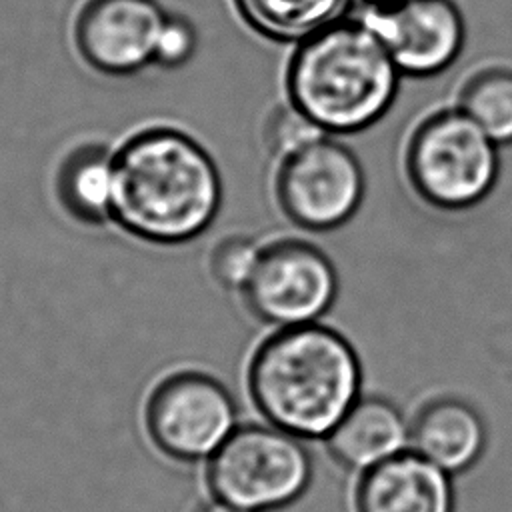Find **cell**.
Wrapping results in <instances>:
<instances>
[{"label": "cell", "mask_w": 512, "mask_h": 512, "mask_svg": "<svg viewBox=\"0 0 512 512\" xmlns=\"http://www.w3.org/2000/svg\"><path fill=\"white\" fill-rule=\"evenodd\" d=\"M410 448L448 474L472 468L486 448V424L462 398L426 402L410 426Z\"/></svg>", "instance_id": "cell-13"}, {"label": "cell", "mask_w": 512, "mask_h": 512, "mask_svg": "<svg viewBox=\"0 0 512 512\" xmlns=\"http://www.w3.org/2000/svg\"><path fill=\"white\" fill-rule=\"evenodd\" d=\"M358 16L382 42L402 78L446 72L466 44V22L454 0L358 4Z\"/></svg>", "instance_id": "cell-9"}, {"label": "cell", "mask_w": 512, "mask_h": 512, "mask_svg": "<svg viewBox=\"0 0 512 512\" xmlns=\"http://www.w3.org/2000/svg\"><path fill=\"white\" fill-rule=\"evenodd\" d=\"M458 106L500 148L512 144V68L484 64L464 76L454 94Z\"/></svg>", "instance_id": "cell-16"}, {"label": "cell", "mask_w": 512, "mask_h": 512, "mask_svg": "<svg viewBox=\"0 0 512 512\" xmlns=\"http://www.w3.org/2000/svg\"><path fill=\"white\" fill-rule=\"evenodd\" d=\"M166 16L158 0H84L72 26L74 46L96 72L130 76L154 64Z\"/></svg>", "instance_id": "cell-10"}, {"label": "cell", "mask_w": 512, "mask_h": 512, "mask_svg": "<svg viewBox=\"0 0 512 512\" xmlns=\"http://www.w3.org/2000/svg\"><path fill=\"white\" fill-rule=\"evenodd\" d=\"M262 134L268 152L280 160L314 138L324 136V132L290 102L278 104L270 110Z\"/></svg>", "instance_id": "cell-18"}, {"label": "cell", "mask_w": 512, "mask_h": 512, "mask_svg": "<svg viewBox=\"0 0 512 512\" xmlns=\"http://www.w3.org/2000/svg\"><path fill=\"white\" fill-rule=\"evenodd\" d=\"M402 172L414 194L442 212L478 206L500 176V146L458 106L422 114L406 134Z\"/></svg>", "instance_id": "cell-4"}, {"label": "cell", "mask_w": 512, "mask_h": 512, "mask_svg": "<svg viewBox=\"0 0 512 512\" xmlns=\"http://www.w3.org/2000/svg\"><path fill=\"white\" fill-rule=\"evenodd\" d=\"M194 512H248L242 508H236L232 504H226L222 500H214V502H206L202 506H198Z\"/></svg>", "instance_id": "cell-20"}, {"label": "cell", "mask_w": 512, "mask_h": 512, "mask_svg": "<svg viewBox=\"0 0 512 512\" xmlns=\"http://www.w3.org/2000/svg\"><path fill=\"white\" fill-rule=\"evenodd\" d=\"M246 386L268 424L326 438L360 398L362 364L352 342L322 322L276 328L254 350Z\"/></svg>", "instance_id": "cell-2"}, {"label": "cell", "mask_w": 512, "mask_h": 512, "mask_svg": "<svg viewBox=\"0 0 512 512\" xmlns=\"http://www.w3.org/2000/svg\"><path fill=\"white\" fill-rule=\"evenodd\" d=\"M242 22L272 42H300L348 12L350 0H230Z\"/></svg>", "instance_id": "cell-15"}, {"label": "cell", "mask_w": 512, "mask_h": 512, "mask_svg": "<svg viewBox=\"0 0 512 512\" xmlns=\"http://www.w3.org/2000/svg\"><path fill=\"white\" fill-rule=\"evenodd\" d=\"M400 80L378 36L348 10L296 42L286 66V96L324 134L350 136L390 112Z\"/></svg>", "instance_id": "cell-3"}, {"label": "cell", "mask_w": 512, "mask_h": 512, "mask_svg": "<svg viewBox=\"0 0 512 512\" xmlns=\"http://www.w3.org/2000/svg\"><path fill=\"white\" fill-rule=\"evenodd\" d=\"M358 512H454L450 474L406 450L362 474Z\"/></svg>", "instance_id": "cell-11"}, {"label": "cell", "mask_w": 512, "mask_h": 512, "mask_svg": "<svg viewBox=\"0 0 512 512\" xmlns=\"http://www.w3.org/2000/svg\"><path fill=\"white\" fill-rule=\"evenodd\" d=\"M102 144H84L62 158L56 172V194L62 208L78 222L112 220L114 164Z\"/></svg>", "instance_id": "cell-14"}, {"label": "cell", "mask_w": 512, "mask_h": 512, "mask_svg": "<svg viewBox=\"0 0 512 512\" xmlns=\"http://www.w3.org/2000/svg\"><path fill=\"white\" fill-rule=\"evenodd\" d=\"M366 192L364 168L336 136H318L280 160L274 196L284 216L308 232H332L354 218Z\"/></svg>", "instance_id": "cell-6"}, {"label": "cell", "mask_w": 512, "mask_h": 512, "mask_svg": "<svg viewBox=\"0 0 512 512\" xmlns=\"http://www.w3.org/2000/svg\"><path fill=\"white\" fill-rule=\"evenodd\" d=\"M196 48H198V32L192 20H188L184 14L168 12L160 32L154 64L166 70L182 68L194 58Z\"/></svg>", "instance_id": "cell-19"}, {"label": "cell", "mask_w": 512, "mask_h": 512, "mask_svg": "<svg viewBox=\"0 0 512 512\" xmlns=\"http://www.w3.org/2000/svg\"><path fill=\"white\" fill-rule=\"evenodd\" d=\"M336 462L352 472H368L410 446V424L402 410L380 396H360L326 436Z\"/></svg>", "instance_id": "cell-12"}, {"label": "cell", "mask_w": 512, "mask_h": 512, "mask_svg": "<svg viewBox=\"0 0 512 512\" xmlns=\"http://www.w3.org/2000/svg\"><path fill=\"white\" fill-rule=\"evenodd\" d=\"M236 428L232 394L204 372L166 376L146 402V430L152 442L176 460H210Z\"/></svg>", "instance_id": "cell-8"}, {"label": "cell", "mask_w": 512, "mask_h": 512, "mask_svg": "<svg viewBox=\"0 0 512 512\" xmlns=\"http://www.w3.org/2000/svg\"><path fill=\"white\" fill-rule=\"evenodd\" d=\"M262 246L244 234L222 238L210 254L212 278L228 290H242L250 280Z\"/></svg>", "instance_id": "cell-17"}, {"label": "cell", "mask_w": 512, "mask_h": 512, "mask_svg": "<svg viewBox=\"0 0 512 512\" xmlns=\"http://www.w3.org/2000/svg\"><path fill=\"white\" fill-rule=\"evenodd\" d=\"M340 290L332 258L312 242L282 238L262 246L240 296L260 322L290 328L320 322Z\"/></svg>", "instance_id": "cell-7"}, {"label": "cell", "mask_w": 512, "mask_h": 512, "mask_svg": "<svg viewBox=\"0 0 512 512\" xmlns=\"http://www.w3.org/2000/svg\"><path fill=\"white\" fill-rule=\"evenodd\" d=\"M310 480L312 460L302 438L272 424L238 426L208 464L214 498L248 512L290 506Z\"/></svg>", "instance_id": "cell-5"}, {"label": "cell", "mask_w": 512, "mask_h": 512, "mask_svg": "<svg viewBox=\"0 0 512 512\" xmlns=\"http://www.w3.org/2000/svg\"><path fill=\"white\" fill-rule=\"evenodd\" d=\"M360 4H388V2H398V0H358Z\"/></svg>", "instance_id": "cell-21"}, {"label": "cell", "mask_w": 512, "mask_h": 512, "mask_svg": "<svg viewBox=\"0 0 512 512\" xmlns=\"http://www.w3.org/2000/svg\"><path fill=\"white\" fill-rule=\"evenodd\" d=\"M112 220L162 246L202 236L222 206V178L210 152L172 126H148L112 154Z\"/></svg>", "instance_id": "cell-1"}]
</instances>
